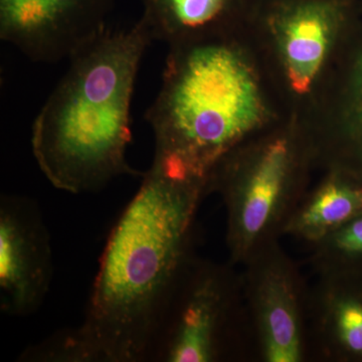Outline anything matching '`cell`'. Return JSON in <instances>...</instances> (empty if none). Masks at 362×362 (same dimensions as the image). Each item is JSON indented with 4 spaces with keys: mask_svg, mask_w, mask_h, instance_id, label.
Masks as SVG:
<instances>
[{
    "mask_svg": "<svg viewBox=\"0 0 362 362\" xmlns=\"http://www.w3.org/2000/svg\"><path fill=\"white\" fill-rule=\"evenodd\" d=\"M209 178L152 162L112 228L83 322L21 354L25 361H149L183 273Z\"/></svg>",
    "mask_w": 362,
    "mask_h": 362,
    "instance_id": "cell-1",
    "label": "cell"
},
{
    "mask_svg": "<svg viewBox=\"0 0 362 362\" xmlns=\"http://www.w3.org/2000/svg\"><path fill=\"white\" fill-rule=\"evenodd\" d=\"M153 42L144 21L108 30L71 57L32 129L35 161L52 187L81 194L103 189L131 168V104L143 56Z\"/></svg>",
    "mask_w": 362,
    "mask_h": 362,
    "instance_id": "cell-2",
    "label": "cell"
},
{
    "mask_svg": "<svg viewBox=\"0 0 362 362\" xmlns=\"http://www.w3.org/2000/svg\"><path fill=\"white\" fill-rule=\"evenodd\" d=\"M173 51L145 114L156 140L153 160L209 180L261 124L263 101L246 61L230 45L195 42Z\"/></svg>",
    "mask_w": 362,
    "mask_h": 362,
    "instance_id": "cell-3",
    "label": "cell"
},
{
    "mask_svg": "<svg viewBox=\"0 0 362 362\" xmlns=\"http://www.w3.org/2000/svg\"><path fill=\"white\" fill-rule=\"evenodd\" d=\"M254 343L242 274L194 257L171 298L149 361L221 362L246 357Z\"/></svg>",
    "mask_w": 362,
    "mask_h": 362,
    "instance_id": "cell-4",
    "label": "cell"
},
{
    "mask_svg": "<svg viewBox=\"0 0 362 362\" xmlns=\"http://www.w3.org/2000/svg\"><path fill=\"white\" fill-rule=\"evenodd\" d=\"M297 156L290 139L274 138L251 158L230 152L214 169L209 189L220 190L226 214L230 263L242 265L277 242L304 197L296 177Z\"/></svg>",
    "mask_w": 362,
    "mask_h": 362,
    "instance_id": "cell-5",
    "label": "cell"
},
{
    "mask_svg": "<svg viewBox=\"0 0 362 362\" xmlns=\"http://www.w3.org/2000/svg\"><path fill=\"white\" fill-rule=\"evenodd\" d=\"M244 268L245 300L261 361H306L309 288L295 262L277 240L255 254Z\"/></svg>",
    "mask_w": 362,
    "mask_h": 362,
    "instance_id": "cell-6",
    "label": "cell"
},
{
    "mask_svg": "<svg viewBox=\"0 0 362 362\" xmlns=\"http://www.w3.org/2000/svg\"><path fill=\"white\" fill-rule=\"evenodd\" d=\"M115 0H0V37L40 63L70 59L103 35Z\"/></svg>",
    "mask_w": 362,
    "mask_h": 362,
    "instance_id": "cell-7",
    "label": "cell"
},
{
    "mask_svg": "<svg viewBox=\"0 0 362 362\" xmlns=\"http://www.w3.org/2000/svg\"><path fill=\"white\" fill-rule=\"evenodd\" d=\"M49 230L37 202L25 197L0 199V309L13 317L35 313L52 281Z\"/></svg>",
    "mask_w": 362,
    "mask_h": 362,
    "instance_id": "cell-8",
    "label": "cell"
},
{
    "mask_svg": "<svg viewBox=\"0 0 362 362\" xmlns=\"http://www.w3.org/2000/svg\"><path fill=\"white\" fill-rule=\"evenodd\" d=\"M308 290V356L362 362V274L318 273Z\"/></svg>",
    "mask_w": 362,
    "mask_h": 362,
    "instance_id": "cell-9",
    "label": "cell"
},
{
    "mask_svg": "<svg viewBox=\"0 0 362 362\" xmlns=\"http://www.w3.org/2000/svg\"><path fill=\"white\" fill-rule=\"evenodd\" d=\"M270 8L281 33L288 78L293 89L303 94L320 71L346 4L345 0H276Z\"/></svg>",
    "mask_w": 362,
    "mask_h": 362,
    "instance_id": "cell-10",
    "label": "cell"
},
{
    "mask_svg": "<svg viewBox=\"0 0 362 362\" xmlns=\"http://www.w3.org/2000/svg\"><path fill=\"white\" fill-rule=\"evenodd\" d=\"M361 216L362 180L340 169L313 192L304 195L283 235L311 247Z\"/></svg>",
    "mask_w": 362,
    "mask_h": 362,
    "instance_id": "cell-11",
    "label": "cell"
},
{
    "mask_svg": "<svg viewBox=\"0 0 362 362\" xmlns=\"http://www.w3.org/2000/svg\"><path fill=\"white\" fill-rule=\"evenodd\" d=\"M141 18L153 40L177 45L214 30L235 11L240 0H142Z\"/></svg>",
    "mask_w": 362,
    "mask_h": 362,
    "instance_id": "cell-12",
    "label": "cell"
},
{
    "mask_svg": "<svg viewBox=\"0 0 362 362\" xmlns=\"http://www.w3.org/2000/svg\"><path fill=\"white\" fill-rule=\"evenodd\" d=\"M310 247V264L316 274H362V216Z\"/></svg>",
    "mask_w": 362,
    "mask_h": 362,
    "instance_id": "cell-13",
    "label": "cell"
},
{
    "mask_svg": "<svg viewBox=\"0 0 362 362\" xmlns=\"http://www.w3.org/2000/svg\"><path fill=\"white\" fill-rule=\"evenodd\" d=\"M354 117L342 135V170L362 180V56L354 71Z\"/></svg>",
    "mask_w": 362,
    "mask_h": 362,
    "instance_id": "cell-14",
    "label": "cell"
}]
</instances>
